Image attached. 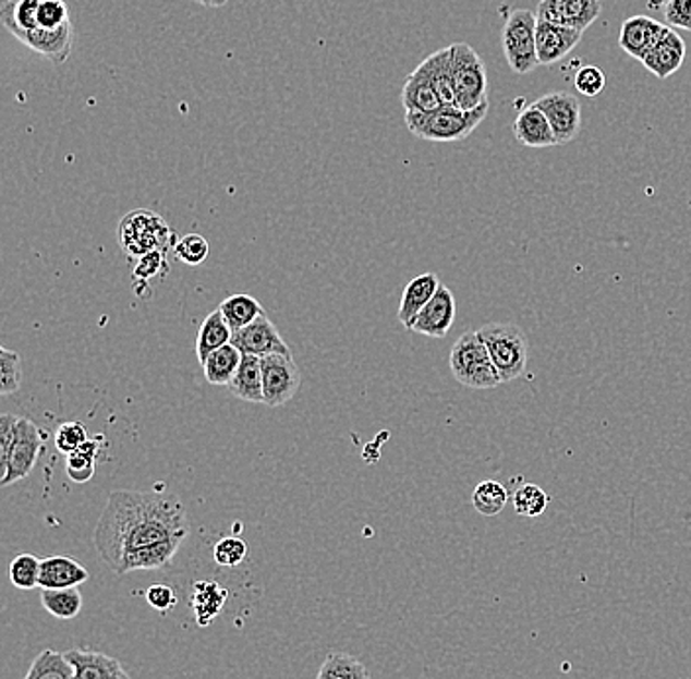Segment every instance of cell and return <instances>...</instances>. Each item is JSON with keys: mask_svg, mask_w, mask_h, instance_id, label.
<instances>
[{"mask_svg": "<svg viewBox=\"0 0 691 679\" xmlns=\"http://www.w3.org/2000/svg\"><path fill=\"white\" fill-rule=\"evenodd\" d=\"M477 332L487 345V352L504 384L514 381L526 372L529 342L519 326L494 323L482 326Z\"/></svg>", "mask_w": 691, "mask_h": 679, "instance_id": "cell-5", "label": "cell"}, {"mask_svg": "<svg viewBox=\"0 0 691 679\" xmlns=\"http://www.w3.org/2000/svg\"><path fill=\"white\" fill-rule=\"evenodd\" d=\"M187 534V511L178 497L114 492L100 512L93 541L102 561L117 573L132 554L163 542H183Z\"/></svg>", "mask_w": 691, "mask_h": 679, "instance_id": "cell-1", "label": "cell"}, {"mask_svg": "<svg viewBox=\"0 0 691 679\" xmlns=\"http://www.w3.org/2000/svg\"><path fill=\"white\" fill-rule=\"evenodd\" d=\"M99 442L87 440L81 446L77 452L68 456V475L75 483H87L95 475L97 470V458H99Z\"/></svg>", "mask_w": 691, "mask_h": 679, "instance_id": "cell-34", "label": "cell"}, {"mask_svg": "<svg viewBox=\"0 0 691 679\" xmlns=\"http://www.w3.org/2000/svg\"><path fill=\"white\" fill-rule=\"evenodd\" d=\"M548 502H550V497L546 495L543 487H538L534 483H524L513 495L514 512L521 517H526V519L541 517L546 511Z\"/></svg>", "mask_w": 691, "mask_h": 679, "instance_id": "cell-36", "label": "cell"}, {"mask_svg": "<svg viewBox=\"0 0 691 679\" xmlns=\"http://www.w3.org/2000/svg\"><path fill=\"white\" fill-rule=\"evenodd\" d=\"M264 374V404L283 407L289 403L301 389V372L293 360V354H274L262 357Z\"/></svg>", "mask_w": 691, "mask_h": 679, "instance_id": "cell-8", "label": "cell"}, {"mask_svg": "<svg viewBox=\"0 0 691 679\" xmlns=\"http://www.w3.org/2000/svg\"><path fill=\"white\" fill-rule=\"evenodd\" d=\"M450 372L458 384L470 389H495L504 384L480 332L470 330L450 350Z\"/></svg>", "mask_w": 691, "mask_h": 679, "instance_id": "cell-4", "label": "cell"}, {"mask_svg": "<svg viewBox=\"0 0 691 679\" xmlns=\"http://www.w3.org/2000/svg\"><path fill=\"white\" fill-rule=\"evenodd\" d=\"M169 274L168 254L163 252H151L148 256L136 262V267L132 271L134 283L146 286L151 279H161Z\"/></svg>", "mask_w": 691, "mask_h": 679, "instance_id": "cell-41", "label": "cell"}, {"mask_svg": "<svg viewBox=\"0 0 691 679\" xmlns=\"http://www.w3.org/2000/svg\"><path fill=\"white\" fill-rule=\"evenodd\" d=\"M179 546H181V542H163V544H156V546L136 551L122 561L117 575H126V573L140 570H161L163 566H168L169 561L173 560Z\"/></svg>", "mask_w": 691, "mask_h": 679, "instance_id": "cell-27", "label": "cell"}, {"mask_svg": "<svg viewBox=\"0 0 691 679\" xmlns=\"http://www.w3.org/2000/svg\"><path fill=\"white\" fill-rule=\"evenodd\" d=\"M146 601L151 609L168 613V610L178 607V593L166 583H156L146 590Z\"/></svg>", "mask_w": 691, "mask_h": 679, "instance_id": "cell-46", "label": "cell"}, {"mask_svg": "<svg viewBox=\"0 0 691 679\" xmlns=\"http://www.w3.org/2000/svg\"><path fill=\"white\" fill-rule=\"evenodd\" d=\"M218 308H220V313L227 318L228 325L234 332L246 328L247 325H252L259 316L266 315L264 306L259 305V301L252 295H247V293H237V295L228 296L218 305Z\"/></svg>", "mask_w": 691, "mask_h": 679, "instance_id": "cell-29", "label": "cell"}, {"mask_svg": "<svg viewBox=\"0 0 691 679\" xmlns=\"http://www.w3.org/2000/svg\"><path fill=\"white\" fill-rule=\"evenodd\" d=\"M22 387V360L19 352L0 348V395L16 393Z\"/></svg>", "mask_w": 691, "mask_h": 679, "instance_id": "cell-37", "label": "cell"}, {"mask_svg": "<svg viewBox=\"0 0 691 679\" xmlns=\"http://www.w3.org/2000/svg\"><path fill=\"white\" fill-rule=\"evenodd\" d=\"M660 12L666 26L674 31L691 32V0H666Z\"/></svg>", "mask_w": 691, "mask_h": 679, "instance_id": "cell-43", "label": "cell"}, {"mask_svg": "<svg viewBox=\"0 0 691 679\" xmlns=\"http://www.w3.org/2000/svg\"><path fill=\"white\" fill-rule=\"evenodd\" d=\"M119 242L124 256L132 262H138L151 252L168 254L178 244L175 232L166 222V218L148 208L132 210L120 220Z\"/></svg>", "mask_w": 691, "mask_h": 679, "instance_id": "cell-3", "label": "cell"}, {"mask_svg": "<svg viewBox=\"0 0 691 679\" xmlns=\"http://www.w3.org/2000/svg\"><path fill=\"white\" fill-rule=\"evenodd\" d=\"M19 421H21V416H14V414H2L0 416V465H2V473L7 470V463H9V458H11L12 446H14V440H16Z\"/></svg>", "mask_w": 691, "mask_h": 679, "instance_id": "cell-45", "label": "cell"}, {"mask_svg": "<svg viewBox=\"0 0 691 679\" xmlns=\"http://www.w3.org/2000/svg\"><path fill=\"white\" fill-rule=\"evenodd\" d=\"M452 73H454L456 107L475 110L487 100V70L477 51L465 41L452 44Z\"/></svg>", "mask_w": 691, "mask_h": 679, "instance_id": "cell-6", "label": "cell"}, {"mask_svg": "<svg viewBox=\"0 0 691 679\" xmlns=\"http://www.w3.org/2000/svg\"><path fill=\"white\" fill-rule=\"evenodd\" d=\"M426 73L435 85L438 97L443 100V105L456 107L454 97V73H452V46H448L445 50H438L428 56L425 61Z\"/></svg>", "mask_w": 691, "mask_h": 679, "instance_id": "cell-25", "label": "cell"}, {"mask_svg": "<svg viewBox=\"0 0 691 679\" xmlns=\"http://www.w3.org/2000/svg\"><path fill=\"white\" fill-rule=\"evenodd\" d=\"M193 2L203 4V7H207V9H222V7H227L228 0H193Z\"/></svg>", "mask_w": 691, "mask_h": 679, "instance_id": "cell-47", "label": "cell"}, {"mask_svg": "<svg viewBox=\"0 0 691 679\" xmlns=\"http://www.w3.org/2000/svg\"><path fill=\"white\" fill-rule=\"evenodd\" d=\"M228 591L217 581H195L191 593V605L195 610L198 627H208L227 605Z\"/></svg>", "mask_w": 691, "mask_h": 679, "instance_id": "cell-23", "label": "cell"}, {"mask_svg": "<svg viewBox=\"0 0 691 679\" xmlns=\"http://www.w3.org/2000/svg\"><path fill=\"white\" fill-rule=\"evenodd\" d=\"M316 679H372L366 664L346 652H330Z\"/></svg>", "mask_w": 691, "mask_h": 679, "instance_id": "cell-31", "label": "cell"}, {"mask_svg": "<svg viewBox=\"0 0 691 679\" xmlns=\"http://www.w3.org/2000/svg\"><path fill=\"white\" fill-rule=\"evenodd\" d=\"M228 391L246 403H264L262 357L244 355L234 379L228 385Z\"/></svg>", "mask_w": 691, "mask_h": 679, "instance_id": "cell-22", "label": "cell"}, {"mask_svg": "<svg viewBox=\"0 0 691 679\" xmlns=\"http://www.w3.org/2000/svg\"><path fill=\"white\" fill-rule=\"evenodd\" d=\"M38 28L44 31H60L70 24V7L65 0H40L36 14Z\"/></svg>", "mask_w": 691, "mask_h": 679, "instance_id": "cell-39", "label": "cell"}, {"mask_svg": "<svg viewBox=\"0 0 691 679\" xmlns=\"http://www.w3.org/2000/svg\"><path fill=\"white\" fill-rule=\"evenodd\" d=\"M456 320L454 293L446 286H440L433 301L416 316L411 330L416 335L443 340L452 330Z\"/></svg>", "mask_w": 691, "mask_h": 679, "instance_id": "cell-13", "label": "cell"}, {"mask_svg": "<svg viewBox=\"0 0 691 679\" xmlns=\"http://www.w3.org/2000/svg\"><path fill=\"white\" fill-rule=\"evenodd\" d=\"M247 544L238 536H225L215 544L213 558L220 568H237L246 560Z\"/></svg>", "mask_w": 691, "mask_h": 679, "instance_id": "cell-40", "label": "cell"}, {"mask_svg": "<svg viewBox=\"0 0 691 679\" xmlns=\"http://www.w3.org/2000/svg\"><path fill=\"white\" fill-rule=\"evenodd\" d=\"M583 32L553 22H536V56L541 65H554L563 60L582 41Z\"/></svg>", "mask_w": 691, "mask_h": 679, "instance_id": "cell-15", "label": "cell"}, {"mask_svg": "<svg viewBox=\"0 0 691 679\" xmlns=\"http://www.w3.org/2000/svg\"><path fill=\"white\" fill-rule=\"evenodd\" d=\"M230 344L237 345L244 355H257V357L293 354L291 348L283 340V336L279 335L277 326L267 318V315L259 316L252 325L234 332Z\"/></svg>", "mask_w": 691, "mask_h": 679, "instance_id": "cell-12", "label": "cell"}, {"mask_svg": "<svg viewBox=\"0 0 691 679\" xmlns=\"http://www.w3.org/2000/svg\"><path fill=\"white\" fill-rule=\"evenodd\" d=\"M509 501V492L504 483L485 480L475 487L472 493V505L475 511L484 517H495L504 511L505 505Z\"/></svg>", "mask_w": 691, "mask_h": 679, "instance_id": "cell-33", "label": "cell"}, {"mask_svg": "<svg viewBox=\"0 0 691 679\" xmlns=\"http://www.w3.org/2000/svg\"><path fill=\"white\" fill-rule=\"evenodd\" d=\"M173 254L185 266H201L207 262L210 246H208L207 238L201 237V234H187V237L178 240V244L173 247Z\"/></svg>", "mask_w": 691, "mask_h": 679, "instance_id": "cell-38", "label": "cell"}, {"mask_svg": "<svg viewBox=\"0 0 691 679\" xmlns=\"http://www.w3.org/2000/svg\"><path fill=\"white\" fill-rule=\"evenodd\" d=\"M24 679H75V669L70 659L65 658V652L48 648L32 662Z\"/></svg>", "mask_w": 691, "mask_h": 679, "instance_id": "cell-32", "label": "cell"}, {"mask_svg": "<svg viewBox=\"0 0 691 679\" xmlns=\"http://www.w3.org/2000/svg\"><path fill=\"white\" fill-rule=\"evenodd\" d=\"M550 122L558 146L570 144L582 130V105L570 93H550L533 102Z\"/></svg>", "mask_w": 691, "mask_h": 679, "instance_id": "cell-10", "label": "cell"}, {"mask_svg": "<svg viewBox=\"0 0 691 679\" xmlns=\"http://www.w3.org/2000/svg\"><path fill=\"white\" fill-rule=\"evenodd\" d=\"M87 440H89V433L85 424L80 421L60 424V428L56 431V448L65 456L77 452Z\"/></svg>", "mask_w": 691, "mask_h": 679, "instance_id": "cell-42", "label": "cell"}, {"mask_svg": "<svg viewBox=\"0 0 691 679\" xmlns=\"http://www.w3.org/2000/svg\"><path fill=\"white\" fill-rule=\"evenodd\" d=\"M536 14L526 9H517L505 21L501 46L505 60L517 75H526L541 65L536 56Z\"/></svg>", "mask_w": 691, "mask_h": 679, "instance_id": "cell-7", "label": "cell"}, {"mask_svg": "<svg viewBox=\"0 0 691 679\" xmlns=\"http://www.w3.org/2000/svg\"><path fill=\"white\" fill-rule=\"evenodd\" d=\"M513 132L517 142L526 148L543 149L558 146L550 122L544 117L543 110L534 105H529L519 112L513 122Z\"/></svg>", "mask_w": 691, "mask_h": 679, "instance_id": "cell-19", "label": "cell"}, {"mask_svg": "<svg viewBox=\"0 0 691 679\" xmlns=\"http://www.w3.org/2000/svg\"><path fill=\"white\" fill-rule=\"evenodd\" d=\"M602 0H541L536 19L585 32L602 16Z\"/></svg>", "mask_w": 691, "mask_h": 679, "instance_id": "cell-11", "label": "cell"}, {"mask_svg": "<svg viewBox=\"0 0 691 679\" xmlns=\"http://www.w3.org/2000/svg\"><path fill=\"white\" fill-rule=\"evenodd\" d=\"M41 446H44V436L38 424L26 416H21L19 428H16V440L12 446L11 458L7 463V470L2 473L0 485L9 487L26 480L40 458Z\"/></svg>", "mask_w": 691, "mask_h": 679, "instance_id": "cell-9", "label": "cell"}, {"mask_svg": "<svg viewBox=\"0 0 691 679\" xmlns=\"http://www.w3.org/2000/svg\"><path fill=\"white\" fill-rule=\"evenodd\" d=\"M232 335H234V330L228 325L227 318L220 313V308L213 311L203 320L201 328H198L197 342H195L198 362L203 364L215 350H220L222 345L230 344Z\"/></svg>", "mask_w": 691, "mask_h": 679, "instance_id": "cell-24", "label": "cell"}, {"mask_svg": "<svg viewBox=\"0 0 691 679\" xmlns=\"http://www.w3.org/2000/svg\"><path fill=\"white\" fill-rule=\"evenodd\" d=\"M440 286L443 283L436 274H421L407 283L403 296H401L399 313H397L399 323L405 326L407 330H411L416 316L421 315V311L433 301V296L436 295Z\"/></svg>", "mask_w": 691, "mask_h": 679, "instance_id": "cell-18", "label": "cell"}, {"mask_svg": "<svg viewBox=\"0 0 691 679\" xmlns=\"http://www.w3.org/2000/svg\"><path fill=\"white\" fill-rule=\"evenodd\" d=\"M41 560L34 554H21L11 561L9 578L16 590L32 591L40 587Z\"/></svg>", "mask_w": 691, "mask_h": 679, "instance_id": "cell-35", "label": "cell"}, {"mask_svg": "<svg viewBox=\"0 0 691 679\" xmlns=\"http://www.w3.org/2000/svg\"><path fill=\"white\" fill-rule=\"evenodd\" d=\"M105 679H132V678H130L129 674H126V669H124V666H122V664H119V666L112 669L109 676H107V678Z\"/></svg>", "mask_w": 691, "mask_h": 679, "instance_id": "cell-48", "label": "cell"}, {"mask_svg": "<svg viewBox=\"0 0 691 679\" xmlns=\"http://www.w3.org/2000/svg\"><path fill=\"white\" fill-rule=\"evenodd\" d=\"M668 26L654 21L651 16H632L622 22L619 31V46L625 53H629L634 60H641L660 40Z\"/></svg>", "mask_w": 691, "mask_h": 679, "instance_id": "cell-16", "label": "cell"}, {"mask_svg": "<svg viewBox=\"0 0 691 679\" xmlns=\"http://www.w3.org/2000/svg\"><path fill=\"white\" fill-rule=\"evenodd\" d=\"M573 83H575V89L580 90L585 97H597L605 89L607 80H605V73L599 68L585 65V68L575 73Z\"/></svg>", "mask_w": 691, "mask_h": 679, "instance_id": "cell-44", "label": "cell"}, {"mask_svg": "<svg viewBox=\"0 0 691 679\" xmlns=\"http://www.w3.org/2000/svg\"><path fill=\"white\" fill-rule=\"evenodd\" d=\"M14 38L24 44L26 48H31L32 51L48 58L51 63L60 65V63H65V61L70 60L75 28H73V22H70L68 26H63L60 31L34 28V31L19 32V34H14Z\"/></svg>", "mask_w": 691, "mask_h": 679, "instance_id": "cell-14", "label": "cell"}, {"mask_svg": "<svg viewBox=\"0 0 691 679\" xmlns=\"http://www.w3.org/2000/svg\"><path fill=\"white\" fill-rule=\"evenodd\" d=\"M489 112V102L475 110H462L458 107H440L433 112H407L405 124L416 138L426 142H460L474 132Z\"/></svg>", "mask_w": 691, "mask_h": 679, "instance_id": "cell-2", "label": "cell"}, {"mask_svg": "<svg viewBox=\"0 0 691 679\" xmlns=\"http://www.w3.org/2000/svg\"><path fill=\"white\" fill-rule=\"evenodd\" d=\"M242 357H244V354L234 344L222 345L220 350H215L201 364L203 365V372H205V379L210 385L228 387L230 381L234 379L238 367L242 364Z\"/></svg>", "mask_w": 691, "mask_h": 679, "instance_id": "cell-26", "label": "cell"}, {"mask_svg": "<svg viewBox=\"0 0 691 679\" xmlns=\"http://www.w3.org/2000/svg\"><path fill=\"white\" fill-rule=\"evenodd\" d=\"M65 658L70 659L75 669V679H105L120 664L112 656L90 650H68Z\"/></svg>", "mask_w": 691, "mask_h": 679, "instance_id": "cell-28", "label": "cell"}, {"mask_svg": "<svg viewBox=\"0 0 691 679\" xmlns=\"http://www.w3.org/2000/svg\"><path fill=\"white\" fill-rule=\"evenodd\" d=\"M686 60V41L680 34L668 26L660 40L644 58L642 65L654 73L658 80H668L676 71L680 70Z\"/></svg>", "mask_w": 691, "mask_h": 679, "instance_id": "cell-17", "label": "cell"}, {"mask_svg": "<svg viewBox=\"0 0 691 679\" xmlns=\"http://www.w3.org/2000/svg\"><path fill=\"white\" fill-rule=\"evenodd\" d=\"M41 607L50 613L51 617L60 620L75 619L83 609V595L80 587L70 590H41Z\"/></svg>", "mask_w": 691, "mask_h": 679, "instance_id": "cell-30", "label": "cell"}, {"mask_svg": "<svg viewBox=\"0 0 691 679\" xmlns=\"http://www.w3.org/2000/svg\"><path fill=\"white\" fill-rule=\"evenodd\" d=\"M89 580V571L68 556H50L41 560L40 590H70Z\"/></svg>", "mask_w": 691, "mask_h": 679, "instance_id": "cell-20", "label": "cell"}, {"mask_svg": "<svg viewBox=\"0 0 691 679\" xmlns=\"http://www.w3.org/2000/svg\"><path fill=\"white\" fill-rule=\"evenodd\" d=\"M401 100L405 112H433L445 107L423 63L407 77Z\"/></svg>", "mask_w": 691, "mask_h": 679, "instance_id": "cell-21", "label": "cell"}]
</instances>
